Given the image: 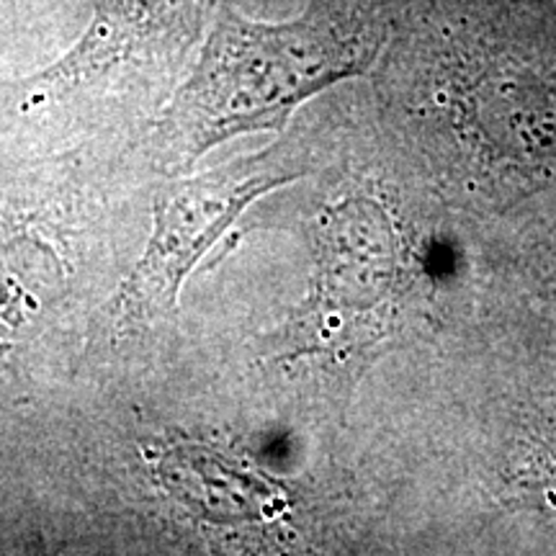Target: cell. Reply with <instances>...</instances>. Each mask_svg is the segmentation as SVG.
Returning <instances> with one entry per match:
<instances>
[{
    "label": "cell",
    "instance_id": "6da1fadb",
    "mask_svg": "<svg viewBox=\"0 0 556 556\" xmlns=\"http://www.w3.org/2000/svg\"><path fill=\"white\" fill-rule=\"evenodd\" d=\"M394 0H315L302 16L266 24L222 9L155 127L163 163L191 165L248 131H281L289 116L377 65L392 37Z\"/></svg>",
    "mask_w": 556,
    "mask_h": 556
},
{
    "label": "cell",
    "instance_id": "7a4b0ae2",
    "mask_svg": "<svg viewBox=\"0 0 556 556\" xmlns=\"http://www.w3.org/2000/svg\"><path fill=\"white\" fill-rule=\"evenodd\" d=\"M296 178L302 168L278 144L160 191L148 250L116 296L122 323L142 325L176 309L180 283L201 255L255 199Z\"/></svg>",
    "mask_w": 556,
    "mask_h": 556
},
{
    "label": "cell",
    "instance_id": "3957f363",
    "mask_svg": "<svg viewBox=\"0 0 556 556\" xmlns=\"http://www.w3.org/2000/svg\"><path fill=\"white\" fill-rule=\"evenodd\" d=\"M219 0H96L78 45L37 78L18 83L26 99L88 88L129 70H155L184 58Z\"/></svg>",
    "mask_w": 556,
    "mask_h": 556
},
{
    "label": "cell",
    "instance_id": "277c9868",
    "mask_svg": "<svg viewBox=\"0 0 556 556\" xmlns=\"http://www.w3.org/2000/svg\"><path fill=\"white\" fill-rule=\"evenodd\" d=\"M528 3L541 5V9H546V11H554V13H556V0H528Z\"/></svg>",
    "mask_w": 556,
    "mask_h": 556
}]
</instances>
